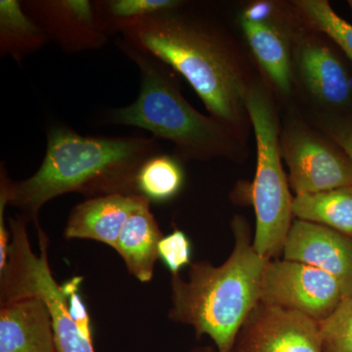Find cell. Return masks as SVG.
<instances>
[{"label": "cell", "mask_w": 352, "mask_h": 352, "mask_svg": "<svg viewBox=\"0 0 352 352\" xmlns=\"http://www.w3.org/2000/svg\"><path fill=\"white\" fill-rule=\"evenodd\" d=\"M296 12L303 24L323 32L339 46L352 66V25L340 17L327 0H295Z\"/></svg>", "instance_id": "44dd1931"}, {"label": "cell", "mask_w": 352, "mask_h": 352, "mask_svg": "<svg viewBox=\"0 0 352 352\" xmlns=\"http://www.w3.org/2000/svg\"><path fill=\"white\" fill-rule=\"evenodd\" d=\"M185 182L182 163L173 155H155L145 162L136 178L139 195L150 201L164 203L175 199Z\"/></svg>", "instance_id": "ffe728a7"}, {"label": "cell", "mask_w": 352, "mask_h": 352, "mask_svg": "<svg viewBox=\"0 0 352 352\" xmlns=\"http://www.w3.org/2000/svg\"><path fill=\"white\" fill-rule=\"evenodd\" d=\"M344 298L339 282L325 271L284 258L266 264L261 302L300 312L321 323Z\"/></svg>", "instance_id": "30bf717a"}, {"label": "cell", "mask_w": 352, "mask_h": 352, "mask_svg": "<svg viewBox=\"0 0 352 352\" xmlns=\"http://www.w3.org/2000/svg\"><path fill=\"white\" fill-rule=\"evenodd\" d=\"M50 43L38 23L25 12L22 1H0V55L11 57L19 66L28 55Z\"/></svg>", "instance_id": "e0dca14e"}, {"label": "cell", "mask_w": 352, "mask_h": 352, "mask_svg": "<svg viewBox=\"0 0 352 352\" xmlns=\"http://www.w3.org/2000/svg\"><path fill=\"white\" fill-rule=\"evenodd\" d=\"M142 195H107L85 199L69 212L67 240H91L115 250L131 215L148 201Z\"/></svg>", "instance_id": "5bb4252c"}, {"label": "cell", "mask_w": 352, "mask_h": 352, "mask_svg": "<svg viewBox=\"0 0 352 352\" xmlns=\"http://www.w3.org/2000/svg\"><path fill=\"white\" fill-rule=\"evenodd\" d=\"M230 352H323L320 323L300 312L259 302Z\"/></svg>", "instance_id": "8fae6325"}, {"label": "cell", "mask_w": 352, "mask_h": 352, "mask_svg": "<svg viewBox=\"0 0 352 352\" xmlns=\"http://www.w3.org/2000/svg\"><path fill=\"white\" fill-rule=\"evenodd\" d=\"M234 247L220 265L201 261L189 265L188 277L171 275L170 321L194 329L197 339L208 336L219 352H230L243 324L261 302V283L270 259L254 248L244 215L231 221Z\"/></svg>", "instance_id": "3957f363"}, {"label": "cell", "mask_w": 352, "mask_h": 352, "mask_svg": "<svg viewBox=\"0 0 352 352\" xmlns=\"http://www.w3.org/2000/svg\"><path fill=\"white\" fill-rule=\"evenodd\" d=\"M164 236L150 201L138 208L122 228L115 251L124 261L129 274L141 283H148L154 277L155 266L160 259L157 247Z\"/></svg>", "instance_id": "2e32d148"}, {"label": "cell", "mask_w": 352, "mask_h": 352, "mask_svg": "<svg viewBox=\"0 0 352 352\" xmlns=\"http://www.w3.org/2000/svg\"><path fill=\"white\" fill-rule=\"evenodd\" d=\"M237 23L261 76L275 97L284 102L295 97L293 50L303 23L293 2L252 0L240 7Z\"/></svg>", "instance_id": "52a82bcc"}, {"label": "cell", "mask_w": 352, "mask_h": 352, "mask_svg": "<svg viewBox=\"0 0 352 352\" xmlns=\"http://www.w3.org/2000/svg\"><path fill=\"white\" fill-rule=\"evenodd\" d=\"M10 248L8 261L0 271V305L38 296L50 309L58 352H95L92 333L83 330L69 312L68 294L59 285L48 261L50 238L36 229L39 252L32 250L28 222L22 214L8 219Z\"/></svg>", "instance_id": "8992f818"}, {"label": "cell", "mask_w": 352, "mask_h": 352, "mask_svg": "<svg viewBox=\"0 0 352 352\" xmlns=\"http://www.w3.org/2000/svg\"><path fill=\"white\" fill-rule=\"evenodd\" d=\"M0 305V352H58L52 318L41 298Z\"/></svg>", "instance_id": "9a60e30c"}, {"label": "cell", "mask_w": 352, "mask_h": 352, "mask_svg": "<svg viewBox=\"0 0 352 352\" xmlns=\"http://www.w3.org/2000/svg\"><path fill=\"white\" fill-rule=\"evenodd\" d=\"M280 151L296 195L352 185V160L336 141L291 109L280 129Z\"/></svg>", "instance_id": "9c48e42d"}, {"label": "cell", "mask_w": 352, "mask_h": 352, "mask_svg": "<svg viewBox=\"0 0 352 352\" xmlns=\"http://www.w3.org/2000/svg\"><path fill=\"white\" fill-rule=\"evenodd\" d=\"M180 0H96L95 15L101 31L110 38L147 18L182 6Z\"/></svg>", "instance_id": "d6986e66"}, {"label": "cell", "mask_w": 352, "mask_h": 352, "mask_svg": "<svg viewBox=\"0 0 352 352\" xmlns=\"http://www.w3.org/2000/svg\"><path fill=\"white\" fill-rule=\"evenodd\" d=\"M22 6L50 41L69 54L101 50L109 43L97 23L94 1L24 0Z\"/></svg>", "instance_id": "7c38bea8"}, {"label": "cell", "mask_w": 352, "mask_h": 352, "mask_svg": "<svg viewBox=\"0 0 352 352\" xmlns=\"http://www.w3.org/2000/svg\"><path fill=\"white\" fill-rule=\"evenodd\" d=\"M188 352H219L214 346H201L190 349Z\"/></svg>", "instance_id": "cb8c5ba5"}, {"label": "cell", "mask_w": 352, "mask_h": 352, "mask_svg": "<svg viewBox=\"0 0 352 352\" xmlns=\"http://www.w3.org/2000/svg\"><path fill=\"white\" fill-rule=\"evenodd\" d=\"M294 217L352 236V185L294 196Z\"/></svg>", "instance_id": "ac0fdd59"}, {"label": "cell", "mask_w": 352, "mask_h": 352, "mask_svg": "<svg viewBox=\"0 0 352 352\" xmlns=\"http://www.w3.org/2000/svg\"><path fill=\"white\" fill-rule=\"evenodd\" d=\"M323 352H352V296L320 323Z\"/></svg>", "instance_id": "7402d4cb"}, {"label": "cell", "mask_w": 352, "mask_h": 352, "mask_svg": "<svg viewBox=\"0 0 352 352\" xmlns=\"http://www.w3.org/2000/svg\"><path fill=\"white\" fill-rule=\"evenodd\" d=\"M157 252L159 258L170 271L171 275L180 274L183 267L192 263L191 241L186 233L178 228L162 238Z\"/></svg>", "instance_id": "603a6c76"}, {"label": "cell", "mask_w": 352, "mask_h": 352, "mask_svg": "<svg viewBox=\"0 0 352 352\" xmlns=\"http://www.w3.org/2000/svg\"><path fill=\"white\" fill-rule=\"evenodd\" d=\"M160 153L155 138L85 136L69 127H51L38 170L27 179L14 182L2 163L0 187L6 191L8 206L17 208L38 228L41 208L65 194L85 199L139 195V170Z\"/></svg>", "instance_id": "7a4b0ae2"}, {"label": "cell", "mask_w": 352, "mask_h": 352, "mask_svg": "<svg viewBox=\"0 0 352 352\" xmlns=\"http://www.w3.org/2000/svg\"><path fill=\"white\" fill-rule=\"evenodd\" d=\"M347 4H349V8H351V14H352V0H349L347 1Z\"/></svg>", "instance_id": "d4e9b609"}, {"label": "cell", "mask_w": 352, "mask_h": 352, "mask_svg": "<svg viewBox=\"0 0 352 352\" xmlns=\"http://www.w3.org/2000/svg\"><path fill=\"white\" fill-rule=\"evenodd\" d=\"M122 39L177 72L210 116L248 143L247 99L256 73L239 41L212 14L183 1L122 34Z\"/></svg>", "instance_id": "6da1fadb"}, {"label": "cell", "mask_w": 352, "mask_h": 352, "mask_svg": "<svg viewBox=\"0 0 352 352\" xmlns=\"http://www.w3.org/2000/svg\"><path fill=\"white\" fill-rule=\"evenodd\" d=\"M282 256L325 271L339 282L344 298L352 296V236L295 219Z\"/></svg>", "instance_id": "4fadbf2b"}, {"label": "cell", "mask_w": 352, "mask_h": 352, "mask_svg": "<svg viewBox=\"0 0 352 352\" xmlns=\"http://www.w3.org/2000/svg\"><path fill=\"white\" fill-rule=\"evenodd\" d=\"M116 44L138 67L140 90L131 105L109 113V124L138 127L170 141L173 156L182 163L212 159L242 163L247 159L249 144L212 116L197 111L183 96L170 67L124 39Z\"/></svg>", "instance_id": "277c9868"}, {"label": "cell", "mask_w": 352, "mask_h": 352, "mask_svg": "<svg viewBox=\"0 0 352 352\" xmlns=\"http://www.w3.org/2000/svg\"><path fill=\"white\" fill-rule=\"evenodd\" d=\"M295 94L307 113L352 115V66L323 32L303 24L293 50Z\"/></svg>", "instance_id": "ba28073f"}, {"label": "cell", "mask_w": 352, "mask_h": 352, "mask_svg": "<svg viewBox=\"0 0 352 352\" xmlns=\"http://www.w3.org/2000/svg\"><path fill=\"white\" fill-rule=\"evenodd\" d=\"M275 98L265 80L256 76L248 95L247 109L256 135L258 162L254 182L245 183V190L256 212L254 250L270 261L283 254L295 219L294 197L280 151L281 122Z\"/></svg>", "instance_id": "5b68a950"}]
</instances>
